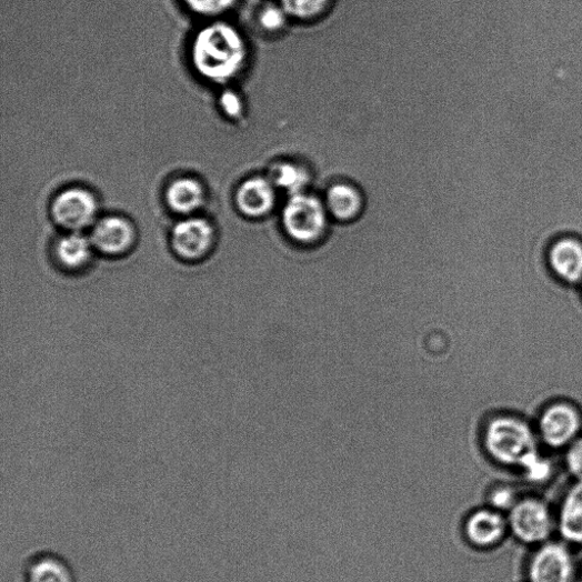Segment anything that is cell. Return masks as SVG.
Here are the masks:
<instances>
[{
	"label": "cell",
	"mask_w": 582,
	"mask_h": 582,
	"mask_svg": "<svg viewBox=\"0 0 582 582\" xmlns=\"http://www.w3.org/2000/svg\"><path fill=\"white\" fill-rule=\"evenodd\" d=\"M99 200L89 189L69 187L54 198L51 215L58 225L70 232H81L99 220Z\"/></svg>",
	"instance_id": "4"
},
{
	"label": "cell",
	"mask_w": 582,
	"mask_h": 582,
	"mask_svg": "<svg viewBox=\"0 0 582 582\" xmlns=\"http://www.w3.org/2000/svg\"><path fill=\"white\" fill-rule=\"evenodd\" d=\"M234 202L242 215L252 219L263 218L274 208V188L268 179L252 177L239 184Z\"/></svg>",
	"instance_id": "13"
},
{
	"label": "cell",
	"mask_w": 582,
	"mask_h": 582,
	"mask_svg": "<svg viewBox=\"0 0 582 582\" xmlns=\"http://www.w3.org/2000/svg\"><path fill=\"white\" fill-rule=\"evenodd\" d=\"M573 561L559 544H548L533 556L529 566L530 582H571Z\"/></svg>",
	"instance_id": "10"
},
{
	"label": "cell",
	"mask_w": 582,
	"mask_h": 582,
	"mask_svg": "<svg viewBox=\"0 0 582 582\" xmlns=\"http://www.w3.org/2000/svg\"><path fill=\"white\" fill-rule=\"evenodd\" d=\"M240 102L238 100V97L233 93H225L222 99V107L224 108L225 112L235 116L240 112Z\"/></svg>",
	"instance_id": "25"
},
{
	"label": "cell",
	"mask_w": 582,
	"mask_h": 582,
	"mask_svg": "<svg viewBox=\"0 0 582 582\" xmlns=\"http://www.w3.org/2000/svg\"><path fill=\"white\" fill-rule=\"evenodd\" d=\"M330 213L339 221L354 220L362 210L360 192L349 184H335L329 189L327 198Z\"/></svg>",
	"instance_id": "16"
},
{
	"label": "cell",
	"mask_w": 582,
	"mask_h": 582,
	"mask_svg": "<svg viewBox=\"0 0 582 582\" xmlns=\"http://www.w3.org/2000/svg\"><path fill=\"white\" fill-rule=\"evenodd\" d=\"M490 502L495 510H512L516 501L515 492L510 488H500L492 492Z\"/></svg>",
	"instance_id": "24"
},
{
	"label": "cell",
	"mask_w": 582,
	"mask_h": 582,
	"mask_svg": "<svg viewBox=\"0 0 582 582\" xmlns=\"http://www.w3.org/2000/svg\"><path fill=\"white\" fill-rule=\"evenodd\" d=\"M273 181L280 188L298 195L309 182V175L298 165L283 163L273 169Z\"/></svg>",
	"instance_id": "18"
},
{
	"label": "cell",
	"mask_w": 582,
	"mask_h": 582,
	"mask_svg": "<svg viewBox=\"0 0 582 582\" xmlns=\"http://www.w3.org/2000/svg\"><path fill=\"white\" fill-rule=\"evenodd\" d=\"M92 247L90 238L81 232H69L57 242L56 254L66 268L79 269L90 259Z\"/></svg>",
	"instance_id": "17"
},
{
	"label": "cell",
	"mask_w": 582,
	"mask_h": 582,
	"mask_svg": "<svg viewBox=\"0 0 582 582\" xmlns=\"http://www.w3.org/2000/svg\"><path fill=\"white\" fill-rule=\"evenodd\" d=\"M214 237V228L209 220L185 217L172 230V248L184 260H200L210 252Z\"/></svg>",
	"instance_id": "6"
},
{
	"label": "cell",
	"mask_w": 582,
	"mask_h": 582,
	"mask_svg": "<svg viewBox=\"0 0 582 582\" xmlns=\"http://www.w3.org/2000/svg\"><path fill=\"white\" fill-rule=\"evenodd\" d=\"M538 443L536 429L518 415H494L482 428L484 451L504 465L521 468L531 455L539 452Z\"/></svg>",
	"instance_id": "2"
},
{
	"label": "cell",
	"mask_w": 582,
	"mask_h": 582,
	"mask_svg": "<svg viewBox=\"0 0 582 582\" xmlns=\"http://www.w3.org/2000/svg\"><path fill=\"white\" fill-rule=\"evenodd\" d=\"M552 516L548 506L538 500H523L515 504L510 514V526L523 543L544 542L552 531Z\"/></svg>",
	"instance_id": "7"
},
{
	"label": "cell",
	"mask_w": 582,
	"mask_h": 582,
	"mask_svg": "<svg viewBox=\"0 0 582 582\" xmlns=\"http://www.w3.org/2000/svg\"><path fill=\"white\" fill-rule=\"evenodd\" d=\"M208 192L202 181L195 177L184 175L169 182L164 191L167 207L175 214L192 217L207 203Z\"/></svg>",
	"instance_id": "12"
},
{
	"label": "cell",
	"mask_w": 582,
	"mask_h": 582,
	"mask_svg": "<svg viewBox=\"0 0 582 582\" xmlns=\"http://www.w3.org/2000/svg\"><path fill=\"white\" fill-rule=\"evenodd\" d=\"M188 9L201 17L217 18L229 11L235 0H183Z\"/></svg>",
	"instance_id": "20"
},
{
	"label": "cell",
	"mask_w": 582,
	"mask_h": 582,
	"mask_svg": "<svg viewBox=\"0 0 582 582\" xmlns=\"http://www.w3.org/2000/svg\"><path fill=\"white\" fill-rule=\"evenodd\" d=\"M248 47L244 38L231 24L215 21L201 28L190 44L193 70L205 81L225 84L244 68Z\"/></svg>",
	"instance_id": "1"
},
{
	"label": "cell",
	"mask_w": 582,
	"mask_h": 582,
	"mask_svg": "<svg viewBox=\"0 0 582 582\" xmlns=\"http://www.w3.org/2000/svg\"><path fill=\"white\" fill-rule=\"evenodd\" d=\"M24 582H78L70 561L54 551H38L23 564Z\"/></svg>",
	"instance_id": "11"
},
{
	"label": "cell",
	"mask_w": 582,
	"mask_h": 582,
	"mask_svg": "<svg viewBox=\"0 0 582 582\" xmlns=\"http://www.w3.org/2000/svg\"><path fill=\"white\" fill-rule=\"evenodd\" d=\"M548 263L559 280L582 283V240L574 235L555 239L548 251Z\"/></svg>",
	"instance_id": "9"
},
{
	"label": "cell",
	"mask_w": 582,
	"mask_h": 582,
	"mask_svg": "<svg viewBox=\"0 0 582 582\" xmlns=\"http://www.w3.org/2000/svg\"><path fill=\"white\" fill-rule=\"evenodd\" d=\"M327 227L325 209L313 197L298 193L288 201L283 209V231L297 244L302 247L317 244L324 237Z\"/></svg>",
	"instance_id": "3"
},
{
	"label": "cell",
	"mask_w": 582,
	"mask_h": 582,
	"mask_svg": "<svg viewBox=\"0 0 582 582\" xmlns=\"http://www.w3.org/2000/svg\"><path fill=\"white\" fill-rule=\"evenodd\" d=\"M330 4V0H281V8L287 16L310 20L322 14Z\"/></svg>",
	"instance_id": "19"
},
{
	"label": "cell",
	"mask_w": 582,
	"mask_h": 582,
	"mask_svg": "<svg viewBox=\"0 0 582 582\" xmlns=\"http://www.w3.org/2000/svg\"><path fill=\"white\" fill-rule=\"evenodd\" d=\"M287 13L282 8L267 7L260 13V24L268 31H277L281 29L285 22Z\"/></svg>",
	"instance_id": "23"
},
{
	"label": "cell",
	"mask_w": 582,
	"mask_h": 582,
	"mask_svg": "<svg viewBox=\"0 0 582 582\" xmlns=\"http://www.w3.org/2000/svg\"><path fill=\"white\" fill-rule=\"evenodd\" d=\"M506 522L494 510H478L465 520L464 535L476 548H491L504 536Z\"/></svg>",
	"instance_id": "14"
},
{
	"label": "cell",
	"mask_w": 582,
	"mask_h": 582,
	"mask_svg": "<svg viewBox=\"0 0 582 582\" xmlns=\"http://www.w3.org/2000/svg\"><path fill=\"white\" fill-rule=\"evenodd\" d=\"M528 480L533 482L545 481L552 473L551 462L540 452L531 455L521 466Z\"/></svg>",
	"instance_id": "21"
},
{
	"label": "cell",
	"mask_w": 582,
	"mask_h": 582,
	"mask_svg": "<svg viewBox=\"0 0 582 582\" xmlns=\"http://www.w3.org/2000/svg\"><path fill=\"white\" fill-rule=\"evenodd\" d=\"M559 524L565 540L582 544V481H578L566 494L561 506Z\"/></svg>",
	"instance_id": "15"
},
{
	"label": "cell",
	"mask_w": 582,
	"mask_h": 582,
	"mask_svg": "<svg viewBox=\"0 0 582 582\" xmlns=\"http://www.w3.org/2000/svg\"><path fill=\"white\" fill-rule=\"evenodd\" d=\"M93 248L109 255L127 252L133 244L136 232L132 223L120 215H108L91 227Z\"/></svg>",
	"instance_id": "8"
},
{
	"label": "cell",
	"mask_w": 582,
	"mask_h": 582,
	"mask_svg": "<svg viewBox=\"0 0 582 582\" xmlns=\"http://www.w3.org/2000/svg\"><path fill=\"white\" fill-rule=\"evenodd\" d=\"M539 439L552 449H566L582 434V413L573 403L559 401L539 417Z\"/></svg>",
	"instance_id": "5"
},
{
	"label": "cell",
	"mask_w": 582,
	"mask_h": 582,
	"mask_svg": "<svg viewBox=\"0 0 582 582\" xmlns=\"http://www.w3.org/2000/svg\"><path fill=\"white\" fill-rule=\"evenodd\" d=\"M565 465L578 481H582V434L566 448Z\"/></svg>",
	"instance_id": "22"
}]
</instances>
